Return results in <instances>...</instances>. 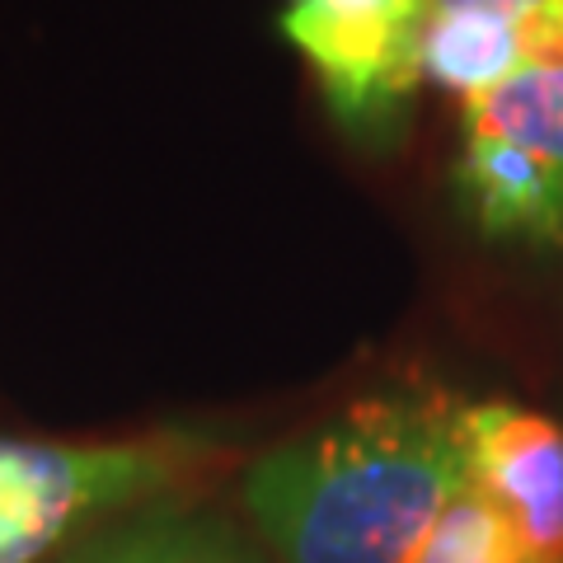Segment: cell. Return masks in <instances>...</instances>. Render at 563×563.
Returning <instances> with one entry per match:
<instances>
[{"instance_id":"obj_8","label":"cell","mask_w":563,"mask_h":563,"mask_svg":"<svg viewBox=\"0 0 563 563\" xmlns=\"http://www.w3.org/2000/svg\"><path fill=\"white\" fill-rule=\"evenodd\" d=\"M122 540H128L132 563H254V554H244L235 536L198 521H155L128 531Z\"/></svg>"},{"instance_id":"obj_2","label":"cell","mask_w":563,"mask_h":563,"mask_svg":"<svg viewBox=\"0 0 563 563\" xmlns=\"http://www.w3.org/2000/svg\"><path fill=\"white\" fill-rule=\"evenodd\" d=\"M455 192L484 235L563 250V62L465 103Z\"/></svg>"},{"instance_id":"obj_1","label":"cell","mask_w":563,"mask_h":563,"mask_svg":"<svg viewBox=\"0 0 563 563\" xmlns=\"http://www.w3.org/2000/svg\"><path fill=\"white\" fill-rule=\"evenodd\" d=\"M465 488V404L366 395L244 474V507L282 563H413Z\"/></svg>"},{"instance_id":"obj_3","label":"cell","mask_w":563,"mask_h":563,"mask_svg":"<svg viewBox=\"0 0 563 563\" xmlns=\"http://www.w3.org/2000/svg\"><path fill=\"white\" fill-rule=\"evenodd\" d=\"M202 461L192 442L57 446L0 437V563H38L113 507L146 503Z\"/></svg>"},{"instance_id":"obj_5","label":"cell","mask_w":563,"mask_h":563,"mask_svg":"<svg viewBox=\"0 0 563 563\" xmlns=\"http://www.w3.org/2000/svg\"><path fill=\"white\" fill-rule=\"evenodd\" d=\"M465 479L503 507L536 563H563V428L503 399L465 404Z\"/></svg>"},{"instance_id":"obj_10","label":"cell","mask_w":563,"mask_h":563,"mask_svg":"<svg viewBox=\"0 0 563 563\" xmlns=\"http://www.w3.org/2000/svg\"><path fill=\"white\" fill-rule=\"evenodd\" d=\"M76 563H132V559H128V540L113 536L109 544H95V550H90V554H80Z\"/></svg>"},{"instance_id":"obj_9","label":"cell","mask_w":563,"mask_h":563,"mask_svg":"<svg viewBox=\"0 0 563 563\" xmlns=\"http://www.w3.org/2000/svg\"><path fill=\"white\" fill-rule=\"evenodd\" d=\"M544 0H432V14H521Z\"/></svg>"},{"instance_id":"obj_7","label":"cell","mask_w":563,"mask_h":563,"mask_svg":"<svg viewBox=\"0 0 563 563\" xmlns=\"http://www.w3.org/2000/svg\"><path fill=\"white\" fill-rule=\"evenodd\" d=\"M413 563H536L503 507L470 479L432 521Z\"/></svg>"},{"instance_id":"obj_6","label":"cell","mask_w":563,"mask_h":563,"mask_svg":"<svg viewBox=\"0 0 563 563\" xmlns=\"http://www.w3.org/2000/svg\"><path fill=\"white\" fill-rule=\"evenodd\" d=\"M544 62H563V0L521 14H428L422 29V76L461 103Z\"/></svg>"},{"instance_id":"obj_4","label":"cell","mask_w":563,"mask_h":563,"mask_svg":"<svg viewBox=\"0 0 563 563\" xmlns=\"http://www.w3.org/2000/svg\"><path fill=\"white\" fill-rule=\"evenodd\" d=\"M432 0H291L287 38L306 52L352 132H380L422 80V29Z\"/></svg>"}]
</instances>
